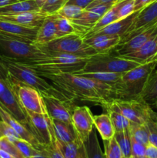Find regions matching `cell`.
Here are the masks:
<instances>
[{"label": "cell", "instance_id": "cell-57", "mask_svg": "<svg viewBox=\"0 0 157 158\" xmlns=\"http://www.w3.org/2000/svg\"><path fill=\"white\" fill-rule=\"evenodd\" d=\"M123 158H126V157H123Z\"/></svg>", "mask_w": 157, "mask_h": 158}, {"label": "cell", "instance_id": "cell-10", "mask_svg": "<svg viewBox=\"0 0 157 158\" xmlns=\"http://www.w3.org/2000/svg\"><path fill=\"white\" fill-rule=\"evenodd\" d=\"M30 131L35 136L40 143L48 145L52 143V119L47 114L26 111Z\"/></svg>", "mask_w": 157, "mask_h": 158}, {"label": "cell", "instance_id": "cell-31", "mask_svg": "<svg viewBox=\"0 0 157 158\" xmlns=\"http://www.w3.org/2000/svg\"><path fill=\"white\" fill-rule=\"evenodd\" d=\"M114 137L116 140L124 157L130 158L132 157V148H131V135L129 130L115 132Z\"/></svg>", "mask_w": 157, "mask_h": 158}, {"label": "cell", "instance_id": "cell-39", "mask_svg": "<svg viewBox=\"0 0 157 158\" xmlns=\"http://www.w3.org/2000/svg\"><path fill=\"white\" fill-rule=\"evenodd\" d=\"M0 150L6 151L16 158H25L15 144L6 137H0Z\"/></svg>", "mask_w": 157, "mask_h": 158}, {"label": "cell", "instance_id": "cell-46", "mask_svg": "<svg viewBox=\"0 0 157 158\" xmlns=\"http://www.w3.org/2000/svg\"><path fill=\"white\" fill-rule=\"evenodd\" d=\"M93 1L94 0H68L66 4L74 5L83 9H86Z\"/></svg>", "mask_w": 157, "mask_h": 158}, {"label": "cell", "instance_id": "cell-44", "mask_svg": "<svg viewBox=\"0 0 157 158\" xmlns=\"http://www.w3.org/2000/svg\"><path fill=\"white\" fill-rule=\"evenodd\" d=\"M131 148H132V157H142V156H145L146 145L139 143L138 141H136L132 137H131Z\"/></svg>", "mask_w": 157, "mask_h": 158}, {"label": "cell", "instance_id": "cell-52", "mask_svg": "<svg viewBox=\"0 0 157 158\" xmlns=\"http://www.w3.org/2000/svg\"><path fill=\"white\" fill-rule=\"evenodd\" d=\"M35 2H36V4L38 5V7L40 8V10H41V9L42 8V6H44L45 3L46 2V1L47 0H35Z\"/></svg>", "mask_w": 157, "mask_h": 158}, {"label": "cell", "instance_id": "cell-18", "mask_svg": "<svg viewBox=\"0 0 157 158\" xmlns=\"http://www.w3.org/2000/svg\"><path fill=\"white\" fill-rule=\"evenodd\" d=\"M0 119L7 123L9 126L12 127L14 131L19 136L20 138L30 143L38 151L39 150V148H41L42 144L40 143V142L35 137V136L26 126H24L18 120L14 118L11 114H9L7 111L2 109L1 106H0Z\"/></svg>", "mask_w": 157, "mask_h": 158}, {"label": "cell", "instance_id": "cell-28", "mask_svg": "<svg viewBox=\"0 0 157 158\" xmlns=\"http://www.w3.org/2000/svg\"><path fill=\"white\" fill-rule=\"evenodd\" d=\"M84 157L83 158H106L99 143L96 129L93 128L89 138L83 142Z\"/></svg>", "mask_w": 157, "mask_h": 158}, {"label": "cell", "instance_id": "cell-53", "mask_svg": "<svg viewBox=\"0 0 157 158\" xmlns=\"http://www.w3.org/2000/svg\"><path fill=\"white\" fill-rule=\"evenodd\" d=\"M31 158H49V157H48L46 155H45V154H42V153H39V154H36V155L33 156V157H32Z\"/></svg>", "mask_w": 157, "mask_h": 158}, {"label": "cell", "instance_id": "cell-45", "mask_svg": "<svg viewBox=\"0 0 157 158\" xmlns=\"http://www.w3.org/2000/svg\"><path fill=\"white\" fill-rule=\"evenodd\" d=\"M0 79L3 80H6V81L10 80V76H9L7 66L6 64V62L3 60L1 54H0Z\"/></svg>", "mask_w": 157, "mask_h": 158}, {"label": "cell", "instance_id": "cell-58", "mask_svg": "<svg viewBox=\"0 0 157 158\" xmlns=\"http://www.w3.org/2000/svg\"><path fill=\"white\" fill-rule=\"evenodd\" d=\"M155 1H157V0H155Z\"/></svg>", "mask_w": 157, "mask_h": 158}, {"label": "cell", "instance_id": "cell-41", "mask_svg": "<svg viewBox=\"0 0 157 158\" xmlns=\"http://www.w3.org/2000/svg\"><path fill=\"white\" fill-rule=\"evenodd\" d=\"M68 0H47L41 11L46 14L55 13L60 8L66 4Z\"/></svg>", "mask_w": 157, "mask_h": 158}, {"label": "cell", "instance_id": "cell-26", "mask_svg": "<svg viewBox=\"0 0 157 158\" xmlns=\"http://www.w3.org/2000/svg\"><path fill=\"white\" fill-rule=\"evenodd\" d=\"M31 11H40V8L35 0H25L0 7V15H15Z\"/></svg>", "mask_w": 157, "mask_h": 158}, {"label": "cell", "instance_id": "cell-24", "mask_svg": "<svg viewBox=\"0 0 157 158\" xmlns=\"http://www.w3.org/2000/svg\"><path fill=\"white\" fill-rule=\"evenodd\" d=\"M52 123L55 137L59 141L67 143L78 139L72 123H65L55 119H52Z\"/></svg>", "mask_w": 157, "mask_h": 158}, {"label": "cell", "instance_id": "cell-19", "mask_svg": "<svg viewBox=\"0 0 157 158\" xmlns=\"http://www.w3.org/2000/svg\"><path fill=\"white\" fill-rule=\"evenodd\" d=\"M39 27H26L0 19V33L34 43Z\"/></svg>", "mask_w": 157, "mask_h": 158}, {"label": "cell", "instance_id": "cell-27", "mask_svg": "<svg viewBox=\"0 0 157 158\" xmlns=\"http://www.w3.org/2000/svg\"><path fill=\"white\" fill-rule=\"evenodd\" d=\"M94 126L103 140H109L114 137L115 130L109 114L94 116Z\"/></svg>", "mask_w": 157, "mask_h": 158}, {"label": "cell", "instance_id": "cell-5", "mask_svg": "<svg viewBox=\"0 0 157 158\" xmlns=\"http://www.w3.org/2000/svg\"><path fill=\"white\" fill-rule=\"evenodd\" d=\"M0 51L2 55L22 63L40 61L49 56L32 42L1 33Z\"/></svg>", "mask_w": 157, "mask_h": 158}, {"label": "cell", "instance_id": "cell-47", "mask_svg": "<svg viewBox=\"0 0 157 158\" xmlns=\"http://www.w3.org/2000/svg\"><path fill=\"white\" fill-rule=\"evenodd\" d=\"M145 156L148 158H157V147L149 143L146 145Z\"/></svg>", "mask_w": 157, "mask_h": 158}, {"label": "cell", "instance_id": "cell-43", "mask_svg": "<svg viewBox=\"0 0 157 158\" xmlns=\"http://www.w3.org/2000/svg\"><path fill=\"white\" fill-rule=\"evenodd\" d=\"M6 137L9 140H13L15 138H20L13 128L9 126L7 123L3 120H0V137Z\"/></svg>", "mask_w": 157, "mask_h": 158}, {"label": "cell", "instance_id": "cell-2", "mask_svg": "<svg viewBox=\"0 0 157 158\" xmlns=\"http://www.w3.org/2000/svg\"><path fill=\"white\" fill-rule=\"evenodd\" d=\"M1 56L6 62L9 76L12 79L37 89L42 96H49L65 101L74 102L69 96L62 92L52 83H49L46 78L39 75L35 69L26 63L16 61L2 54Z\"/></svg>", "mask_w": 157, "mask_h": 158}, {"label": "cell", "instance_id": "cell-7", "mask_svg": "<svg viewBox=\"0 0 157 158\" xmlns=\"http://www.w3.org/2000/svg\"><path fill=\"white\" fill-rule=\"evenodd\" d=\"M139 63L130 60L113 56L109 53L95 54L89 57L80 72L74 74L83 73H125L136 66H139Z\"/></svg>", "mask_w": 157, "mask_h": 158}, {"label": "cell", "instance_id": "cell-17", "mask_svg": "<svg viewBox=\"0 0 157 158\" xmlns=\"http://www.w3.org/2000/svg\"><path fill=\"white\" fill-rule=\"evenodd\" d=\"M85 42L92 46L96 53H109L113 50L117 45L119 44L121 37L119 35H92L90 36L83 37Z\"/></svg>", "mask_w": 157, "mask_h": 158}, {"label": "cell", "instance_id": "cell-30", "mask_svg": "<svg viewBox=\"0 0 157 158\" xmlns=\"http://www.w3.org/2000/svg\"><path fill=\"white\" fill-rule=\"evenodd\" d=\"M123 73H106V72H95V73H83L77 74L88 77L92 80H98L103 83L109 84L112 88L119 82Z\"/></svg>", "mask_w": 157, "mask_h": 158}, {"label": "cell", "instance_id": "cell-29", "mask_svg": "<svg viewBox=\"0 0 157 158\" xmlns=\"http://www.w3.org/2000/svg\"><path fill=\"white\" fill-rule=\"evenodd\" d=\"M119 3L115 2L99 19L98 20L95 26L89 30V32L87 34L84 35L83 37L87 36V35H90L93 34L94 32H97L99 29H103L105 26H108V25L111 24L113 22L117 21L119 20L118 17V10H119Z\"/></svg>", "mask_w": 157, "mask_h": 158}, {"label": "cell", "instance_id": "cell-51", "mask_svg": "<svg viewBox=\"0 0 157 158\" xmlns=\"http://www.w3.org/2000/svg\"><path fill=\"white\" fill-rule=\"evenodd\" d=\"M0 158H16L14 157L13 155H12L9 153L6 152V151H2V150H0Z\"/></svg>", "mask_w": 157, "mask_h": 158}, {"label": "cell", "instance_id": "cell-25", "mask_svg": "<svg viewBox=\"0 0 157 158\" xmlns=\"http://www.w3.org/2000/svg\"><path fill=\"white\" fill-rule=\"evenodd\" d=\"M139 101L150 107L157 108V70L155 69L151 73L140 95Z\"/></svg>", "mask_w": 157, "mask_h": 158}, {"label": "cell", "instance_id": "cell-21", "mask_svg": "<svg viewBox=\"0 0 157 158\" xmlns=\"http://www.w3.org/2000/svg\"><path fill=\"white\" fill-rule=\"evenodd\" d=\"M157 54V34L148 40L139 49L132 53L122 56L120 57L130 60L139 63V64H144L148 62L152 61L153 57Z\"/></svg>", "mask_w": 157, "mask_h": 158}, {"label": "cell", "instance_id": "cell-11", "mask_svg": "<svg viewBox=\"0 0 157 158\" xmlns=\"http://www.w3.org/2000/svg\"><path fill=\"white\" fill-rule=\"evenodd\" d=\"M114 4L115 3L99 5L89 9H84L76 19H74L70 22L77 29L78 34L84 36Z\"/></svg>", "mask_w": 157, "mask_h": 158}, {"label": "cell", "instance_id": "cell-50", "mask_svg": "<svg viewBox=\"0 0 157 158\" xmlns=\"http://www.w3.org/2000/svg\"><path fill=\"white\" fill-rule=\"evenodd\" d=\"M22 1H25V0H0V7L8 6V5L13 4V3L18 2Z\"/></svg>", "mask_w": 157, "mask_h": 158}, {"label": "cell", "instance_id": "cell-23", "mask_svg": "<svg viewBox=\"0 0 157 158\" xmlns=\"http://www.w3.org/2000/svg\"><path fill=\"white\" fill-rule=\"evenodd\" d=\"M52 140L55 143L58 149L63 155L64 158H83L84 157V146L83 142L79 139L71 143H62L58 140L54 133L52 127Z\"/></svg>", "mask_w": 157, "mask_h": 158}, {"label": "cell", "instance_id": "cell-14", "mask_svg": "<svg viewBox=\"0 0 157 158\" xmlns=\"http://www.w3.org/2000/svg\"><path fill=\"white\" fill-rule=\"evenodd\" d=\"M42 97L47 114L51 118L72 123V111L75 106L74 102L65 101L49 96H42Z\"/></svg>", "mask_w": 157, "mask_h": 158}, {"label": "cell", "instance_id": "cell-54", "mask_svg": "<svg viewBox=\"0 0 157 158\" xmlns=\"http://www.w3.org/2000/svg\"><path fill=\"white\" fill-rule=\"evenodd\" d=\"M130 158H148L146 156H142V157H131Z\"/></svg>", "mask_w": 157, "mask_h": 158}, {"label": "cell", "instance_id": "cell-49", "mask_svg": "<svg viewBox=\"0 0 157 158\" xmlns=\"http://www.w3.org/2000/svg\"><path fill=\"white\" fill-rule=\"evenodd\" d=\"M118 0H94L86 9L94 7V6H99V5H104V4H109V3H115Z\"/></svg>", "mask_w": 157, "mask_h": 158}, {"label": "cell", "instance_id": "cell-38", "mask_svg": "<svg viewBox=\"0 0 157 158\" xmlns=\"http://www.w3.org/2000/svg\"><path fill=\"white\" fill-rule=\"evenodd\" d=\"M83 10L84 9H81L78 6H74V5L66 4L62 7L60 8L55 13L59 15V16L67 19L69 21H71L74 19H76L83 12Z\"/></svg>", "mask_w": 157, "mask_h": 158}, {"label": "cell", "instance_id": "cell-35", "mask_svg": "<svg viewBox=\"0 0 157 158\" xmlns=\"http://www.w3.org/2000/svg\"><path fill=\"white\" fill-rule=\"evenodd\" d=\"M107 114L110 117L115 132H119L129 129L132 123L121 114L115 111H108Z\"/></svg>", "mask_w": 157, "mask_h": 158}, {"label": "cell", "instance_id": "cell-6", "mask_svg": "<svg viewBox=\"0 0 157 158\" xmlns=\"http://www.w3.org/2000/svg\"><path fill=\"white\" fill-rule=\"evenodd\" d=\"M36 46L47 55L71 54L81 56H92L97 54L93 48L85 42L83 35L77 33L55 39L46 44Z\"/></svg>", "mask_w": 157, "mask_h": 158}, {"label": "cell", "instance_id": "cell-42", "mask_svg": "<svg viewBox=\"0 0 157 158\" xmlns=\"http://www.w3.org/2000/svg\"><path fill=\"white\" fill-rule=\"evenodd\" d=\"M38 151L46 155L49 158H64L62 153L60 152V151L52 140L50 144L42 145Z\"/></svg>", "mask_w": 157, "mask_h": 158}, {"label": "cell", "instance_id": "cell-22", "mask_svg": "<svg viewBox=\"0 0 157 158\" xmlns=\"http://www.w3.org/2000/svg\"><path fill=\"white\" fill-rule=\"evenodd\" d=\"M139 11L133 12L129 16L126 17L124 19H121L117 21L113 22L111 24L108 25V26H105L103 29H99L97 32H94L92 35H102V34H106V35H119L121 37V39L129 31V28L131 27L133 22L134 19L138 14ZM90 35H87V36H90ZM85 36V37H87Z\"/></svg>", "mask_w": 157, "mask_h": 158}, {"label": "cell", "instance_id": "cell-3", "mask_svg": "<svg viewBox=\"0 0 157 158\" xmlns=\"http://www.w3.org/2000/svg\"><path fill=\"white\" fill-rule=\"evenodd\" d=\"M157 66V60L141 64L123 73L119 82L112 88L113 100H137L150 77Z\"/></svg>", "mask_w": 157, "mask_h": 158}, {"label": "cell", "instance_id": "cell-40", "mask_svg": "<svg viewBox=\"0 0 157 158\" xmlns=\"http://www.w3.org/2000/svg\"><path fill=\"white\" fill-rule=\"evenodd\" d=\"M118 2L119 3L118 10L119 19L126 18L135 12L134 0H123Z\"/></svg>", "mask_w": 157, "mask_h": 158}, {"label": "cell", "instance_id": "cell-33", "mask_svg": "<svg viewBox=\"0 0 157 158\" xmlns=\"http://www.w3.org/2000/svg\"><path fill=\"white\" fill-rule=\"evenodd\" d=\"M77 33L78 31L75 29V26L69 19L63 17L59 16L58 15L56 19V36L57 38L66 36V35H71V34ZM80 35V34H79Z\"/></svg>", "mask_w": 157, "mask_h": 158}, {"label": "cell", "instance_id": "cell-13", "mask_svg": "<svg viewBox=\"0 0 157 158\" xmlns=\"http://www.w3.org/2000/svg\"><path fill=\"white\" fill-rule=\"evenodd\" d=\"M72 123L78 139L85 142L93 129L94 115L88 106H75L72 111Z\"/></svg>", "mask_w": 157, "mask_h": 158}, {"label": "cell", "instance_id": "cell-20", "mask_svg": "<svg viewBox=\"0 0 157 158\" xmlns=\"http://www.w3.org/2000/svg\"><path fill=\"white\" fill-rule=\"evenodd\" d=\"M58 15L56 13L48 14L39 26L37 32L36 37L34 41V44H46L52 41L56 36V19Z\"/></svg>", "mask_w": 157, "mask_h": 158}, {"label": "cell", "instance_id": "cell-9", "mask_svg": "<svg viewBox=\"0 0 157 158\" xmlns=\"http://www.w3.org/2000/svg\"><path fill=\"white\" fill-rule=\"evenodd\" d=\"M10 82L15 89L17 97L23 109L29 112L47 114L42 94L37 89L21 83L10 77Z\"/></svg>", "mask_w": 157, "mask_h": 158}, {"label": "cell", "instance_id": "cell-32", "mask_svg": "<svg viewBox=\"0 0 157 158\" xmlns=\"http://www.w3.org/2000/svg\"><path fill=\"white\" fill-rule=\"evenodd\" d=\"M131 137L139 143L147 145L149 143V134L146 123L144 124H135L131 123L129 127Z\"/></svg>", "mask_w": 157, "mask_h": 158}, {"label": "cell", "instance_id": "cell-48", "mask_svg": "<svg viewBox=\"0 0 157 158\" xmlns=\"http://www.w3.org/2000/svg\"><path fill=\"white\" fill-rule=\"evenodd\" d=\"M155 0H134V6H135V12L141 10L146 6L152 3Z\"/></svg>", "mask_w": 157, "mask_h": 158}, {"label": "cell", "instance_id": "cell-4", "mask_svg": "<svg viewBox=\"0 0 157 158\" xmlns=\"http://www.w3.org/2000/svg\"><path fill=\"white\" fill-rule=\"evenodd\" d=\"M90 56L54 54L47 58L32 63H24L35 69L39 75L56 73H76L80 72Z\"/></svg>", "mask_w": 157, "mask_h": 158}, {"label": "cell", "instance_id": "cell-34", "mask_svg": "<svg viewBox=\"0 0 157 158\" xmlns=\"http://www.w3.org/2000/svg\"><path fill=\"white\" fill-rule=\"evenodd\" d=\"M146 124L149 131V143L157 147V111H154L152 107L149 109Z\"/></svg>", "mask_w": 157, "mask_h": 158}, {"label": "cell", "instance_id": "cell-55", "mask_svg": "<svg viewBox=\"0 0 157 158\" xmlns=\"http://www.w3.org/2000/svg\"><path fill=\"white\" fill-rule=\"evenodd\" d=\"M154 60H157V54L153 57V59L152 60V61H154Z\"/></svg>", "mask_w": 157, "mask_h": 158}, {"label": "cell", "instance_id": "cell-56", "mask_svg": "<svg viewBox=\"0 0 157 158\" xmlns=\"http://www.w3.org/2000/svg\"><path fill=\"white\" fill-rule=\"evenodd\" d=\"M121 1H123V0H118V1H117L116 2H121Z\"/></svg>", "mask_w": 157, "mask_h": 158}, {"label": "cell", "instance_id": "cell-37", "mask_svg": "<svg viewBox=\"0 0 157 158\" xmlns=\"http://www.w3.org/2000/svg\"><path fill=\"white\" fill-rule=\"evenodd\" d=\"M106 158H123V153L115 137L103 140Z\"/></svg>", "mask_w": 157, "mask_h": 158}, {"label": "cell", "instance_id": "cell-15", "mask_svg": "<svg viewBox=\"0 0 157 158\" xmlns=\"http://www.w3.org/2000/svg\"><path fill=\"white\" fill-rule=\"evenodd\" d=\"M156 34L157 23H155L153 26L139 32L124 43L117 45L113 50L116 52V56H119L132 53L139 49L143 44Z\"/></svg>", "mask_w": 157, "mask_h": 158}, {"label": "cell", "instance_id": "cell-36", "mask_svg": "<svg viewBox=\"0 0 157 158\" xmlns=\"http://www.w3.org/2000/svg\"><path fill=\"white\" fill-rule=\"evenodd\" d=\"M11 141L16 146V148L24 156L25 158H31L40 153L30 143L21 138L13 139V140H11Z\"/></svg>", "mask_w": 157, "mask_h": 158}, {"label": "cell", "instance_id": "cell-12", "mask_svg": "<svg viewBox=\"0 0 157 158\" xmlns=\"http://www.w3.org/2000/svg\"><path fill=\"white\" fill-rule=\"evenodd\" d=\"M157 23V1L152 2L139 11L134 19L127 33L121 39L120 43H124L136 33Z\"/></svg>", "mask_w": 157, "mask_h": 158}, {"label": "cell", "instance_id": "cell-8", "mask_svg": "<svg viewBox=\"0 0 157 158\" xmlns=\"http://www.w3.org/2000/svg\"><path fill=\"white\" fill-rule=\"evenodd\" d=\"M150 106L137 100H114L109 103L106 111L119 113L132 123L144 124L147 120Z\"/></svg>", "mask_w": 157, "mask_h": 158}, {"label": "cell", "instance_id": "cell-1", "mask_svg": "<svg viewBox=\"0 0 157 158\" xmlns=\"http://www.w3.org/2000/svg\"><path fill=\"white\" fill-rule=\"evenodd\" d=\"M53 86L69 96L72 100H78L99 105L105 109L113 100V89L109 84L74 73L41 75Z\"/></svg>", "mask_w": 157, "mask_h": 158}, {"label": "cell", "instance_id": "cell-16", "mask_svg": "<svg viewBox=\"0 0 157 158\" xmlns=\"http://www.w3.org/2000/svg\"><path fill=\"white\" fill-rule=\"evenodd\" d=\"M47 15L41 10L31 11L15 15H0V19L26 27H39Z\"/></svg>", "mask_w": 157, "mask_h": 158}]
</instances>
